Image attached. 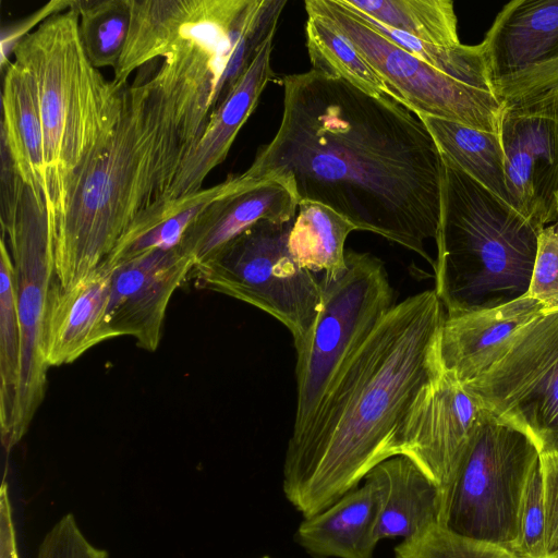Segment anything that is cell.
<instances>
[{
	"mask_svg": "<svg viewBox=\"0 0 558 558\" xmlns=\"http://www.w3.org/2000/svg\"><path fill=\"white\" fill-rule=\"evenodd\" d=\"M151 73L125 87L112 136L76 175L49 230L56 279L64 289L106 260L133 220L169 189L189 149Z\"/></svg>",
	"mask_w": 558,
	"mask_h": 558,
	"instance_id": "cell-3",
	"label": "cell"
},
{
	"mask_svg": "<svg viewBox=\"0 0 558 558\" xmlns=\"http://www.w3.org/2000/svg\"><path fill=\"white\" fill-rule=\"evenodd\" d=\"M395 558H520L513 550L459 535L439 522L402 539Z\"/></svg>",
	"mask_w": 558,
	"mask_h": 558,
	"instance_id": "cell-31",
	"label": "cell"
},
{
	"mask_svg": "<svg viewBox=\"0 0 558 558\" xmlns=\"http://www.w3.org/2000/svg\"><path fill=\"white\" fill-rule=\"evenodd\" d=\"M260 558H271V557H269V556H263V557H260Z\"/></svg>",
	"mask_w": 558,
	"mask_h": 558,
	"instance_id": "cell-40",
	"label": "cell"
},
{
	"mask_svg": "<svg viewBox=\"0 0 558 558\" xmlns=\"http://www.w3.org/2000/svg\"><path fill=\"white\" fill-rule=\"evenodd\" d=\"M0 551V558H19L5 481L1 486Z\"/></svg>",
	"mask_w": 558,
	"mask_h": 558,
	"instance_id": "cell-39",
	"label": "cell"
},
{
	"mask_svg": "<svg viewBox=\"0 0 558 558\" xmlns=\"http://www.w3.org/2000/svg\"><path fill=\"white\" fill-rule=\"evenodd\" d=\"M2 236L14 268L22 343L13 418L1 440L9 452L26 434L46 392L44 324L56 272L45 198L25 185L17 218Z\"/></svg>",
	"mask_w": 558,
	"mask_h": 558,
	"instance_id": "cell-12",
	"label": "cell"
},
{
	"mask_svg": "<svg viewBox=\"0 0 558 558\" xmlns=\"http://www.w3.org/2000/svg\"><path fill=\"white\" fill-rule=\"evenodd\" d=\"M280 81V125L244 172L287 179L299 202L324 204L434 267L425 244L438 233L444 162L425 124L392 98L313 69Z\"/></svg>",
	"mask_w": 558,
	"mask_h": 558,
	"instance_id": "cell-1",
	"label": "cell"
},
{
	"mask_svg": "<svg viewBox=\"0 0 558 558\" xmlns=\"http://www.w3.org/2000/svg\"><path fill=\"white\" fill-rule=\"evenodd\" d=\"M0 221L1 230L10 229L19 214L25 190L5 142L0 137Z\"/></svg>",
	"mask_w": 558,
	"mask_h": 558,
	"instance_id": "cell-37",
	"label": "cell"
},
{
	"mask_svg": "<svg viewBox=\"0 0 558 558\" xmlns=\"http://www.w3.org/2000/svg\"><path fill=\"white\" fill-rule=\"evenodd\" d=\"M194 266L179 247L151 251L111 266L108 322L117 336H130L137 347L154 352L170 299Z\"/></svg>",
	"mask_w": 558,
	"mask_h": 558,
	"instance_id": "cell-15",
	"label": "cell"
},
{
	"mask_svg": "<svg viewBox=\"0 0 558 558\" xmlns=\"http://www.w3.org/2000/svg\"><path fill=\"white\" fill-rule=\"evenodd\" d=\"M463 386L539 452L558 449V308L517 331L504 354Z\"/></svg>",
	"mask_w": 558,
	"mask_h": 558,
	"instance_id": "cell-11",
	"label": "cell"
},
{
	"mask_svg": "<svg viewBox=\"0 0 558 558\" xmlns=\"http://www.w3.org/2000/svg\"><path fill=\"white\" fill-rule=\"evenodd\" d=\"M305 37L313 70L344 80L368 94L392 98L377 71L327 22L307 15Z\"/></svg>",
	"mask_w": 558,
	"mask_h": 558,
	"instance_id": "cell-28",
	"label": "cell"
},
{
	"mask_svg": "<svg viewBox=\"0 0 558 558\" xmlns=\"http://www.w3.org/2000/svg\"><path fill=\"white\" fill-rule=\"evenodd\" d=\"M539 454L525 433L487 411L440 498L438 522L515 553L521 500Z\"/></svg>",
	"mask_w": 558,
	"mask_h": 558,
	"instance_id": "cell-7",
	"label": "cell"
},
{
	"mask_svg": "<svg viewBox=\"0 0 558 558\" xmlns=\"http://www.w3.org/2000/svg\"><path fill=\"white\" fill-rule=\"evenodd\" d=\"M374 21L425 43L458 47V20L450 0H343Z\"/></svg>",
	"mask_w": 558,
	"mask_h": 558,
	"instance_id": "cell-27",
	"label": "cell"
},
{
	"mask_svg": "<svg viewBox=\"0 0 558 558\" xmlns=\"http://www.w3.org/2000/svg\"><path fill=\"white\" fill-rule=\"evenodd\" d=\"M557 210H558V196H557Z\"/></svg>",
	"mask_w": 558,
	"mask_h": 558,
	"instance_id": "cell-41",
	"label": "cell"
},
{
	"mask_svg": "<svg viewBox=\"0 0 558 558\" xmlns=\"http://www.w3.org/2000/svg\"><path fill=\"white\" fill-rule=\"evenodd\" d=\"M287 0H131L128 39L113 81L162 61L153 80L172 102L189 148L277 31Z\"/></svg>",
	"mask_w": 558,
	"mask_h": 558,
	"instance_id": "cell-4",
	"label": "cell"
},
{
	"mask_svg": "<svg viewBox=\"0 0 558 558\" xmlns=\"http://www.w3.org/2000/svg\"><path fill=\"white\" fill-rule=\"evenodd\" d=\"M227 191L210 203L185 232L179 248L195 266L209 259L262 220H293L299 199L287 179L229 175Z\"/></svg>",
	"mask_w": 558,
	"mask_h": 558,
	"instance_id": "cell-16",
	"label": "cell"
},
{
	"mask_svg": "<svg viewBox=\"0 0 558 558\" xmlns=\"http://www.w3.org/2000/svg\"><path fill=\"white\" fill-rule=\"evenodd\" d=\"M493 84L558 59V0H512L496 15L484 40Z\"/></svg>",
	"mask_w": 558,
	"mask_h": 558,
	"instance_id": "cell-20",
	"label": "cell"
},
{
	"mask_svg": "<svg viewBox=\"0 0 558 558\" xmlns=\"http://www.w3.org/2000/svg\"><path fill=\"white\" fill-rule=\"evenodd\" d=\"M541 460L534 465L522 496L515 553L520 558H547Z\"/></svg>",
	"mask_w": 558,
	"mask_h": 558,
	"instance_id": "cell-32",
	"label": "cell"
},
{
	"mask_svg": "<svg viewBox=\"0 0 558 558\" xmlns=\"http://www.w3.org/2000/svg\"><path fill=\"white\" fill-rule=\"evenodd\" d=\"M377 517V487L365 477L325 510L303 518L294 537L314 558H374Z\"/></svg>",
	"mask_w": 558,
	"mask_h": 558,
	"instance_id": "cell-21",
	"label": "cell"
},
{
	"mask_svg": "<svg viewBox=\"0 0 558 558\" xmlns=\"http://www.w3.org/2000/svg\"><path fill=\"white\" fill-rule=\"evenodd\" d=\"M307 15L327 22L383 77L392 98L415 116L425 114L498 132L502 101L433 68L372 28L342 0H306Z\"/></svg>",
	"mask_w": 558,
	"mask_h": 558,
	"instance_id": "cell-10",
	"label": "cell"
},
{
	"mask_svg": "<svg viewBox=\"0 0 558 558\" xmlns=\"http://www.w3.org/2000/svg\"><path fill=\"white\" fill-rule=\"evenodd\" d=\"M294 220V219H293ZM293 220H262L209 259L194 266L195 287L251 304L287 327L295 350L322 307L320 280L290 254Z\"/></svg>",
	"mask_w": 558,
	"mask_h": 558,
	"instance_id": "cell-8",
	"label": "cell"
},
{
	"mask_svg": "<svg viewBox=\"0 0 558 558\" xmlns=\"http://www.w3.org/2000/svg\"><path fill=\"white\" fill-rule=\"evenodd\" d=\"M229 186V178L197 193L154 201L129 226L106 258L110 266L157 250L179 247L198 215Z\"/></svg>",
	"mask_w": 558,
	"mask_h": 558,
	"instance_id": "cell-24",
	"label": "cell"
},
{
	"mask_svg": "<svg viewBox=\"0 0 558 558\" xmlns=\"http://www.w3.org/2000/svg\"><path fill=\"white\" fill-rule=\"evenodd\" d=\"M354 230L355 226L332 208L301 201L289 233V252L302 267L333 278L347 267L345 241Z\"/></svg>",
	"mask_w": 558,
	"mask_h": 558,
	"instance_id": "cell-26",
	"label": "cell"
},
{
	"mask_svg": "<svg viewBox=\"0 0 558 558\" xmlns=\"http://www.w3.org/2000/svg\"><path fill=\"white\" fill-rule=\"evenodd\" d=\"M445 315L435 289L395 303L342 365L310 422L291 434L282 490L303 518L325 510L398 456L403 420L444 371Z\"/></svg>",
	"mask_w": 558,
	"mask_h": 558,
	"instance_id": "cell-2",
	"label": "cell"
},
{
	"mask_svg": "<svg viewBox=\"0 0 558 558\" xmlns=\"http://www.w3.org/2000/svg\"><path fill=\"white\" fill-rule=\"evenodd\" d=\"M13 61L34 78L44 130L49 230L80 171L112 136L126 85L107 81L89 60L71 5L26 35Z\"/></svg>",
	"mask_w": 558,
	"mask_h": 558,
	"instance_id": "cell-5",
	"label": "cell"
},
{
	"mask_svg": "<svg viewBox=\"0 0 558 558\" xmlns=\"http://www.w3.org/2000/svg\"><path fill=\"white\" fill-rule=\"evenodd\" d=\"M78 14V31L96 68H116L131 25V0H71Z\"/></svg>",
	"mask_w": 558,
	"mask_h": 558,
	"instance_id": "cell-30",
	"label": "cell"
},
{
	"mask_svg": "<svg viewBox=\"0 0 558 558\" xmlns=\"http://www.w3.org/2000/svg\"><path fill=\"white\" fill-rule=\"evenodd\" d=\"M37 558H108V553L93 546L68 513L47 533Z\"/></svg>",
	"mask_w": 558,
	"mask_h": 558,
	"instance_id": "cell-34",
	"label": "cell"
},
{
	"mask_svg": "<svg viewBox=\"0 0 558 558\" xmlns=\"http://www.w3.org/2000/svg\"><path fill=\"white\" fill-rule=\"evenodd\" d=\"M486 412L472 392L442 371L420 392L403 420L398 454L412 460L441 498Z\"/></svg>",
	"mask_w": 558,
	"mask_h": 558,
	"instance_id": "cell-14",
	"label": "cell"
},
{
	"mask_svg": "<svg viewBox=\"0 0 558 558\" xmlns=\"http://www.w3.org/2000/svg\"><path fill=\"white\" fill-rule=\"evenodd\" d=\"M319 280L320 311L295 350L296 408L291 434L305 427L342 365L395 305L385 265L371 253L347 251L342 274Z\"/></svg>",
	"mask_w": 558,
	"mask_h": 558,
	"instance_id": "cell-9",
	"label": "cell"
},
{
	"mask_svg": "<svg viewBox=\"0 0 558 558\" xmlns=\"http://www.w3.org/2000/svg\"><path fill=\"white\" fill-rule=\"evenodd\" d=\"M548 89L558 90V59L532 66L494 84V93L501 101Z\"/></svg>",
	"mask_w": 558,
	"mask_h": 558,
	"instance_id": "cell-35",
	"label": "cell"
},
{
	"mask_svg": "<svg viewBox=\"0 0 558 558\" xmlns=\"http://www.w3.org/2000/svg\"><path fill=\"white\" fill-rule=\"evenodd\" d=\"M498 132L510 205L544 229L558 220V90L502 101Z\"/></svg>",
	"mask_w": 558,
	"mask_h": 558,
	"instance_id": "cell-13",
	"label": "cell"
},
{
	"mask_svg": "<svg viewBox=\"0 0 558 558\" xmlns=\"http://www.w3.org/2000/svg\"><path fill=\"white\" fill-rule=\"evenodd\" d=\"M70 5L71 0H53L46 3L25 19L7 26H2L0 59L1 71L3 72L12 62L10 59L11 56L13 57L16 46L26 35L33 32L39 24L51 15L68 10Z\"/></svg>",
	"mask_w": 558,
	"mask_h": 558,
	"instance_id": "cell-38",
	"label": "cell"
},
{
	"mask_svg": "<svg viewBox=\"0 0 558 558\" xmlns=\"http://www.w3.org/2000/svg\"><path fill=\"white\" fill-rule=\"evenodd\" d=\"M442 162L434 270L446 315L489 310L525 296L543 229Z\"/></svg>",
	"mask_w": 558,
	"mask_h": 558,
	"instance_id": "cell-6",
	"label": "cell"
},
{
	"mask_svg": "<svg viewBox=\"0 0 558 558\" xmlns=\"http://www.w3.org/2000/svg\"><path fill=\"white\" fill-rule=\"evenodd\" d=\"M366 477L375 483L378 493V542L409 538L439 521V489L409 458L390 457Z\"/></svg>",
	"mask_w": 558,
	"mask_h": 558,
	"instance_id": "cell-22",
	"label": "cell"
},
{
	"mask_svg": "<svg viewBox=\"0 0 558 558\" xmlns=\"http://www.w3.org/2000/svg\"><path fill=\"white\" fill-rule=\"evenodd\" d=\"M544 311L543 304L525 295L489 310L445 315L439 337L444 372L462 385L474 379L504 354L517 331Z\"/></svg>",
	"mask_w": 558,
	"mask_h": 558,
	"instance_id": "cell-19",
	"label": "cell"
},
{
	"mask_svg": "<svg viewBox=\"0 0 558 558\" xmlns=\"http://www.w3.org/2000/svg\"><path fill=\"white\" fill-rule=\"evenodd\" d=\"M275 34L263 43L228 96L210 114L203 133L182 158L169 189L159 198L175 199L197 193L207 175L223 162L262 93L277 77L271 69Z\"/></svg>",
	"mask_w": 558,
	"mask_h": 558,
	"instance_id": "cell-17",
	"label": "cell"
},
{
	"mask_svg": "<svg viewBox=\"0 0 558 558\" xmlns=\"http://www.w3.org/2000/svg\"><path fill=\"white\" fill-rule=\"evenodd\" d=\"M526 295L543 304L546 311L558 308V220L546 226L538 235Z\"/></svg>",
	"mask_w": 558,
	"mask_h": 558,
	"instance_id": "cell-33",
	"label": "cell"
},
{
	"mask_svg": "<svg viewBox=\"0 0 558 558\" xmlns=\"http://www.w3.org/2000/svg\"><path fill=\"white\" fill-rule=\"evenodd\" d=\"M416 117L432 134L444 161L510 205L499 132L483 131L432 116Z\"/></svg>",
	"mask_w": 558,
	"mask_h": 558,
	"instance_id": "cell-25",
	"label": "cell"
},
{
	"mask_svg": "<svg viewBox=\"0 0 558 558\" xmlns=\"http://www.w3.org/2000/svg\"><path fill=\"white\" fill-rule=\"evenodd\" d=\"M21 328L14 268L7 241L0 243V427L1 440L9 434L21 369Z\"/></svg>",
	"mask_w": 558,
	"mask_h": 558,
	"instance_id": "cell-29",
	"label": "cell"
},
{
	"mask_svg": "<svg viewBox=\"0 0 558 558\" xmlns=\"http://www.w3.org/2000/svg\"><path fill=\"white\" fill-rule=\"evenodd\" d=\"M545 507L547 558H558V449L539 454Z\"/></svg>",
	"mask_w": 558,
	"mask_h": 558,
	"instance_id": "cell-36",
	"label": "cell"
},
{
	"mask_svg": "<svg viewBox=\"0 0 558 558\" xmlns=\"http://www.w3.org/2000/svg\"><path fill=\"white\" fill-rule=\"evenodd\" d=\"M2 74L0 137L23 182L46 201L44 130L35 81L14 61Z\"/></svg>",
	"mask_w": 558,
	"mask_h": 558,
	"instance_id": "cell-23",
	"label": "cell"
},
{
	"mask_svg": "<svg viewBox=\"0 0 558 558\" xmlns=\"http://www.w3.org/2000/svg\"><path fill=\"white\" fill-rule=\"evenodd\" d=\"M111 281L112 267L106 260L70 289L54 279L44 324L48 368L73 363L93 347L118 337L108 322Z\"/></svg>",
	"mask_w": 558,
	"mask_h": 558,
	"instance_id": "cell-18",
	"label": "cell"
}]
</instances>
